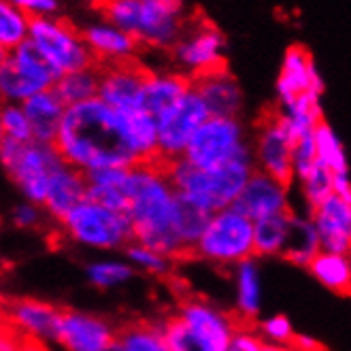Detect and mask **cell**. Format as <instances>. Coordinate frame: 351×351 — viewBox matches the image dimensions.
Here are the masks:
<instances>
[{
  "label": "cell",
  "mask_w": 351,
  "mask_h": 351,
  "mask_svg": "<svg viewBox=\"0 0 351 351\" xmlns=\"http://www.w3.org/2000/svg\"><path fill=\"white\" fill-rule=\"evenodd\" d=\"M149 71L138 66L136 62L100 66V90L98 98L119 113H136L143 109L145 100V84Z\"/></svg>",
  "instance_id": "ac0fdd59"
},
{
  "label": "cell",
  "mask_w": 351,
  "mask_h": 351,
  "mask_svg": "<svg viewBox=\"0 0 351 351\" xmlns=\"http://www.w3.org/2000/svg\"><path fill=\"white\" fill-rule=\"evenodd\" d=\"M232 287H234V300L232 311L241 324H256L262 313V271L258 258L247 260L232 271Z\"/></svg>",
  "instance_id": "603a6c76"
},
{
  "label": "cell",
  "mask_w": 351,
  "mask_h": 351,
  "mask_svg": "<svg viewBox=\"0 0 351 351\" xmlns=\"http://www.w3.org/2000/svg\"><path fill=\"white\" fill-rule=\"evenodd\" d=\"M60 234L77 247L100 254H123L134 243V230L128 213L111 209L92 198L79 202L58 223Z\"/></svg>",
  "instance_id": "8992f818"
},
{
  "label": "cell",
  "mask_w": 351,
  "mask_h": 351,
  "mask_svg": "<svg viewBox=\"0 0 351 351\" xmlns=\"http://www.w3.org/2000/svg\"><path fill=\"white\" fill-rule=\"evenodd\" d=\"M290 215H275L266 217L256 223V258H281L290 230Z\"/></svg>",
  "instance_id": "836d02e7"
},
{
  "label": "cell",
  "mask_w": 351,
  "mask_h": 351,
  "mask_svg": "<svg viewBox=\"0 0 351 351\" xmlns=\"http://www.w3.org/2000/svg\"><path fill=\"white\" fill-rule=\"evenodd\" d=\"M292 188L302 200L304 213H311L330 194H335V177L319 164V167L313 169L308 175L296 179Z\"/></svg>",
  "instance_id": "74e56055"
},
{
  "label": "cell",
  "mask_w": 351,
  "mask_h": 351,
  "mask_svg": "<svg viewBox=\"0 0 351 351\" xmlns=\"http://www.w3.org/2000/svg\"><path fill=\"white\" fill-rule=\"evenodd\" d=\"M7 56H9V51H7L3 45H0V64H3V62L7 60Z\"/></svg>",
  "instance_id": "f907efd6"
},
{
  "label": "cell",
  "mask_w": 351,
  "mask_h": 351,
  "mask_svg": "<svg viewBox=\"0 0 351 351\" xmlns=\"http://www.w3.org/2000/svg\"><path fill=\"white\" fill-rule=\"evenodd\" d=\"M81 34H84L86 45L90 47L98 66L132 62L136 51L141 49V45L130 34L109 24L107 19L105 22H96V24L86 26L81 30Z\"/></svg>",
  "instance_id": "44dd1931"
},
{
  "label": "cell",
  "mask_w": 351,
  "mask_h": 351,
  "mask_svg": "<svg viewBox=\"0 0 351 351\" xmlns=\"http://www.w3.org/2000/svg\"><path fill=\"white\" fill-rule=\"evenodd\" d=\"M109 24L130 34L141 47L173 49L185 24V5L145 3V0H102Z\"/></svg>",
  "instance_id": "5b68a950"
},
{
  "label": "cell",
  "mask_w": 351,
  "mask_h": 351,
  "mask_svg": "<svg viewBox=\"0 0 351 351\" xmlns=\"http://www.w3.org/2000/svg\"><path fill=\"white\" fill-rule=\"evenodd\" d=\"M0 119H3L5 138L17 143L32 141V128L22 105H5V102H0Z\"/></svg>",
  "instance_id": "ab89813d"
},
{
  "label": "cell",
  "mask_w": 351,
  "mask_h": 351,
  "mask_svg": "<svg viewBox=\"0 0 351 351\" xmlns=\"http://www.w3.org/2000/svg\"><path fill=\"white\" fill-rule=\"evenodd\" d=\"M38 92L43 90L19 71L7 56V60L0 64V102H5V105H24L28 98Z\"/></svg>",
  "instance_id": "d590c367"
},
{
  "label": "cell",
  "mask_w": 351,
  "mask_h": 351,
  "mask_svg": "<svg viewBox=\"0 0 351 351\" xmlns=\"http://www.w3.org/2000/svg\"><path fill=\"white\" fill-rule=\"evenodd\" d=\"M9 221L17 230H30L32 232V230H38L45 221H51V219L40 204H34L30 200H22L11 209Z\"/></svg>",
  "instance_id": "60d3db41"
},
{
  "label": "cell",
  "mask_w": 351,
  "mask_h": 351,
  "mask_svg": "<svg viewBox=\"0 0 351 351\" xmlns=\"http://www.w3.org/2000/svg\"><path fill=\"white\" fill-rule=\"evenodd\" d=\"M123 256H126V260L132 264L136 273L154 277V279H171L179 266L177 260L141 243H130L126 247V252H123Z\"/></svg>",
  "instance_id": "e575fe53"
},
{
  "label": "cell",
  "mask_w": 351,
  "mask_h": 351,
  "mask_svg": "<svg viewBox=\"0 0 351 351\" xmlns=\"http://www.w3.org/2000/svg\"><path fill=\"white\" fill-rule=\"evenodd\" d=\"M9 60L26 77H30L40 90H51L56 86V81L60 79V73L49 64L47 58L40 53L30 40H26V43H22L19 47L11 49Z\"/></svg>",
  "instance_id": "d6a6232c"
},
{
  "label": "cell",
  "mask_w": 351,
  "mask_h": 351,
  "mask_svg": "<svg viewBox=\"0 0 351 351\" xmlns=\"http://www.w3.org/2000/svg\"><path fill=\"white\" fill-rule=\"evenodd\" d=\"M211 117H241L243 90L228 66L206 73L192 81Z\"/></svg>",
  "instance_id": "ffe728a7"
},
{
  "label": "cell",
  "mask_w": 351,
  "mask_h": 351,
  "mask_svg": "<svg viewBox=\"0 0 351 351\" xmlns=\"http://www.w3.org/2000/svg\"><path fill=\"white\" fill-rule=\"evenodd\" d=\"M164 167L177 194L206 215L234 206L247 181L256 173L254 160H239L219 169H198L181 158Z\"/></svg>",
  "instance_id": "277c9868"
},
{
  "label": "cell",
  "mask_w": 351,
  "mask_h": 351,
  "mask_svg": "<svg viewBox=\"0 0 351 351\" xmlns=\"http://www.w3.org/2000/svg\"><path fill=\"white\" fill-rule=\"evenodd\" d=\"M308 215L317 228L322 250L351 256V177L335 181V194Z\"/></svg>",
  "instance_id": "e0dca14e"
},
{
  "label": "cell",
  "mask_w": 351,
  "mask_h": 351,
  "mask_svg": "<svg viewBox=\"0 0 351 351\" xmlns=\"http://www.w3.org/2000/svg\"><path fill=\"white\" fill-rule=\"evenodd\" d=\"M226 47H228L226 36L215 24H211L209 19H194L185 24V30L171 49V56L177 71L194 81L206 73L228 66Z\"/></svg>",
  "instance_id": "8fae6325"
},
{
  "label": "cell",
  "mask_w": 351,
  "mask_h": 351,
  "mask_svg": "<svg viewBox=\"0 0 351 351\" xmlns=\"http://www.w3.org/2000/svg\"><path fill=\"white\" fill-rule=\"evenodd\" d=\"M62 308L64 306L40 298H13L0 302V317L28 343H43L53 347Z\"/></svg>",
  "instance_id": "2e32d148"
},
{
  "label": "cell",
  "mask_w": 351,
  "mask_h": 351,
  "mask_svg": "<svg viewBox=\"0 0 351 351\" xmlns=\"http://www.w3.org/2000/svg\"><path fill=\"white\" fill-rule=\"evenodd\" d=\"M28 40L47 58V62L60 73V77L96 64L90 47L84 40V34L75 30L66 19L60 17L32 19Z\"/></svg>",
  "instance_id": "30bf717a"
},
{
  "label": "cell",
  "mask_w": 351,
  "mask_h": 351,
  "mask_svg": "<svg viewBox=\"0 0 351 351\" xmlns=\"http://www.w3.org/2000/svg\"><path fill=\"white\" fill-rule=\"evenodd\" d=\"M266 351H296L292 345H266Z\"/></svg>",
  "instance_id": "c3c4849f"
},
{
  "label": "cell",
  "mask_w": 351,
  "mask_h": 351,
  "mask_svg": "<svg viewBox=\"0 0 351 351\" xmlns=\"http://www.w3.org/2000/svg\"><path fill=\"white\" fill-rule=\"evenodd\" d=\"M132 169H102L86 175L88 198L126 213L132 192Z\"/></svg>",
  "instance_id": "484cf974"
},
{
  "label": "cell",
  "mask_w": 351,
  "mask_h": 351,
  "mask_svg": "<svg viewBox=\"0 0 351 351\" xmlns=\"http://www.w3.org/2000/svg\"><path fill=\"white\" fill-rule=\"evenodd\" d=\"M190 90H192V79L179 71H149L143 109L154 119H158L169 109H173Z\"/></svg>",
  "instance_id": "cb8c5ba5"
},
{
  "label": "cell",
  "mask_w": 351,
  "mask_h": 351,
  "mask_svg": "<svg viewBox=\"0 0 351 351\" xmlns=\"http://www.w3.org/2000/svg\"><path fill=\"white\" fill-rule=\"evenodd\" d=\"M28 341L19 337L15 330L0 317V351H26Z\"/></svg>",
  "instance_id": "f6af8a7d"
},
{
  "label": "cell",
  "mask_w": 351,
  "mask_h": 351,
  "mask_svg": "<svg viewBox=\"0 0 351 351\" xmlns=\"http://www.w3.org/2000/svg\"><path fill=\"white\" fill-rule=\"evenodd\" d=\"M134 275L136 271L123 254L121 256L107 254L102 258L90 260L86 264L88 283L100 292H109V290H117V287L128 285L134 279Z\"/></svg>",
  "instance_id": "f1b7e54d"
},
{
  "label": "cell",
  "mask_w": 351,
  "mask_h": 351,
  "mask_svg": "<svg viewBox=\"0 0 351 351\" xmlns=\"http://www.w3.org/2000/svg\"><path fill=\"white\" fill-rule=\"evenodd\" d=\"M306 271L328 292L351 296V256L322 250L306 266Z\"/></svg>",
  "instance_id": "83f0119b"
},
{
  "label": "cell",
  "mask_w": 351,
  "mask_h": 351,
  "mask_svg": "<svg viewBox=\"0 0 351 351\" xmlns=\"http://www.w3.org/2000/svg\"><path fill=\"white\" fill-rule=\"evenodd\" d=\"M256 223L237 206L211 213L196 239L190 260L215 268H228L256 258Z\"/></svg>",
  "instance_id": "52a82bcc"
},
{
  "label": "cell",
  "mask_w": 351,
  "mask_h": 351,
  "mask_svg": "<svg viewBox=\"0 0 351 351\" xmlns=\"http://www.w3.org/2000/svg\"><path fill=\"white\" fill-rule=\"evenodd\" d=\"M319 252H322V243L311 215L304 211L298 213L294 209L290 215V230H287V241L281 258L294 266L306 268Z\"/></svg>",
  "instance_id": "4316f807"
},
{
  "label": "cell",
  "mask_w": 351,
  "mask_h": 351,
  "mask_svg": "<svg viewBox=\"0 0 351 351\" xmlns=\"http://www.w3.org/2000/svg\"><path fill=\"white\" fill-rule=\"evenodd\" d=\"M53 145L69 167L84 175L143 164L132 136L130 115L111 109L100 98L66 107Z\"/></svg>",
  "instance_id": "7a4b0ae2"
},
{
  "label": "cell",
  "mask_w": 351,
  "mask_h": 351,
  "mask_svg": "<svg viewBox=\"0 0 351 351\" xmlns=\"http://www.w3.org/2000/svg\"><path fill=\"white\" fill-rule=\"evenodd\" d=\"M256 328L266 345H292L298 335L290 317L283 313H275V315L258 319Z\"/></svg>",
  "instance_id": "f35d334b"
},
{
  "label": "cell",
  "mask_w": 351,
  "mask_h": 351,
  "mask_svg": "<svg viewBox=\"0 0 351 351\" xmlns=\"http://www.w3.org/2000/svg\"><path fill=\"white\" fill-rule=\"evenodd\" d=\"M294 188L271 175L256 171L243 188L237 209L245 213L252 221H260L275 215H287L294 211Z\"/></svg>",
  "instance_id": "d6986e66"
},
{
  "label": "cell",
  "mask_w": 351,
  "mask_h": 351,
  "mask_svg": "<svg viewBox=\"0 0 351 351\" xmlns=\"http://www.w3.org/2000/svg\"><path fill=\"white\" fill-rule=\"evenodd\" d=\"M26 351H53L51 345H43V343H28Z\"/></svg>",
  "instance_id": "7dc6e473"
},
{
  "label": "cell",
  "mask_w": 351,
  "mask_h": 351,
  "mask_svg": "<svg viewBox=\"0 0 351 351\" xmlns=\"http://www.w3.org/2000/svg\"><path fill=\"white\" fill-rule=\"evenodd\" d=\"M119 335V326L84 308H62L58 337L53 347L60 351H111Z\"/></svg>",
  "instance_id": "9a60e30c"
},
{
  "label": "cell",
  "mask_w": 351,
  "mask_h": 351,
  "mask_svg": "<svg viewBox=\"0 0 351 351\" xmlns=\"http://www.w3.org/2000/svg\"><path fill=\"white\" fill-rule=\"evenodd\" d=\"M317 167H319V160H317L315 138H313V134H306V136L298 138L294 145V181L308 175Z\"/></svg>",
  "instance_id": "b9f144b4"
},
{
  "label": "cell",
  "mask_w": 351,
  "mask_h": 351,
  "mask_svg": "<svg viewBox=\"0 0 351 351\" xmlns=\"http://www.w3.org/2000/svg\"><path fill=\"white\" fill-rule=\"evenodd\" d=\"M315 138V147H317V160L322 167L332 173L335 181L339 179H349V158H347V149L345 143L341 141V136L335 132V128L324 119L319 126L313 132Z\"/></svg>",
  "instance_id": "1f68e13d"
},
{
  "label": "cell",
  "mask_w": 351,
  "mask_h": 351,
  "mask_svg": "<svg viewBox=\"0 0 351 351\" xmlns=\"http://www.w3.org/2000/svg\"><path fill=\"white\" fill-rule=\"evenodd\" d=\"M211 117L209 109L204 107L200 94L192 90L185 94L173 109L160 115L158 121V162L171 164L181 160L190 141L198 132L202 123Z\"/></svg>",
  "instance_id": "4fadbf2b"
},
{
  "label": "cell",
  "mask_w": 351,
  "mask_h": 351,
  "mask_svg": "<svg viewBox=\"0 0 351 351\" xmlns=\"http://www.w3.org/2000/svg\"><path fill=\"white\" fill-rule=\"evenodd\" d=\"M62 164L64 160L56 145L49 143H17L9 138L0 143V167L5 169L24 200L34 204H45L49 181Z\"/></svg>",
  "instance_id": "ba28073f"
},
{
  "label": "cell",
  "mask_w": 351,
  "mask_h": 351,
  "mask_svg": "<svg viewBox=\"0 0 351 351\" xmlns=\"http://www.w3.org/2000/svg\"><path fill=\"white\" fill-rule=\"evenodd\" d=\"M183 160L198 169H219L239 160H254L252 136L241 117H209L190 141Z\"/></svg>",
  "instance_id": "9c48e42d"
},
{
  "label": "cell",
  "mask_w": 351,
  "mask_h": 351,
  "mask_svg": "<svg viewBox=\"0 0 351 351\" xmlns=\"http://www.w3.org/2000/svg\"><path fill=\"white\" fill-rule=\"evenodd\" d=\"M32 19L17 9L13 0H0V45L7 51L26 43L30 36Z\"/></svg>",
  "instance_id": "8d00e7d4"
},
{
  "label": "cell",
  "mask_w": 351,
  "mask_h": 351,
  "mask_svg": "<svg viewBox=\"0 0 351 351\" xmlns=\"http://www.w3.org/2000/svg\"><path fill=\"white\" fill-rule=\"evenodd\" d=\"M169 351H223L241 322L232 308L204 296H183L160 317Z\"/></svg>",
  "instance_id": "3957f363"
},
{
  "label": "cell",
  "mask_w": 351,
  "mask_h": 351,
  "mask_svg": "<svg viewBox=\"0 0 351 351\" xmlns=\"http://www.w3.org/2000/svg\"><path fill=\"white\" fill-rule=\"evenodd\" d=\"M113 349L115 351H169L167 341H164L160 317L136 319L119 326V335Z\"/></svg>",
  "instance_id": "f546056e"
},
{
  "label": "cell",
  "mask_w": 351,
  "mask_h": 351,
  "mask_svg": "<svg viewBox=\"0 0 351 351\" xmlns=\"http://www.w3.org/2000/svg\"><path fill=\"white\" fill-rule=\"evenodd\" d=\"M86 198H88V177L64 162L49 181L43 209L47 211L49 219L58 226Z\"/></svg>",
  "instance_id": "7402d4cb"
},
{
  "label": "cell",
  "mask_w": 351,
  "mask_h": 351,
  "mask_svg": "<svg viewBox=\"0 0 351 351\" xmlns=\"http://www.w3.org/2000/svg\"><path fill=\"white\" fill-rule=\"evenodd\" d=\"M294 145L296 138L290 134L277 109L264 113L252 136V156L256 171L271 175L283 183H294Z\"/></svg>",
  "instance_id": "7c38bea8"
},
{
  "label": "cell",
  "mask_w": 351,
  "mask_h": 351,
  "mask_svg": "<svg viewBox=\"0 0 351 351\" xmlns=\"http://www.w3.org/2000/svg\"><path fill=\"white\" fill-rule=\"evenodd\" d=\"M98 90H100L98 64L62 75L53 86V92L60 96V100L64 102L66 107H75V105H81V102L98 98Z\"/></svg>",
  "instance_id": "4dcf8cb0"
},
{
  "label": "cell",
  "mask_w": 351,
  "mask_h": 351,
  "mask_svg": "<svg viewBox=\"0 0 351 351\" xmlns=\"http://www.w3.org/2000/svg\"><path fill=\"white\" fill-rule=\"evenodd\" d=\"M111 351H115V349H111Z\"/></svg>",
  "instance_id": "f5cc1de1"
},
{
  "label": "cell",
  "mask_w": 351,
  "mask_h": 351,
  "mask_svg": "<svg viewBox=\"0 0 351 351\" xmlns=\"http://www.w3.org/2000/svg\"><path fill=\"white\" fill-rule=\"evenodd\" d=\"M145 3H171V5H185V0H145Z\"/></svg>",
  "instance_id": "681fc988"
},
{
  "label": "cell",
  "mask_w": 351,
  "mask_h": 351,
  "mask_svg": "<svg viewBox=\"0 0 351 351\" xmlns=\"http://www.w3.org/2000/svg\"><path fill=\"white\" fill-rule=\"evenodd\" d=\"M134 243L177 260H190L192 247L209 215L185 202L162 162H145L132 169V192L126 209Z\"/></svg>",
  "instance_id": "6da1fadb"
},
{
  "label": "cell",
  "mask_w": 351,
  "mask_h": 351,
  "mask_svg": "<svg viewBox=\"0 0 351 351\" xmlns=\"http://www.w3.org/2000/svg\"><path fill=\"white\" fill-rule=\"evenodd\" d=\"M5 141V130H3V119H0V143Z\"/></svg>",
  "instance_id": "816d5d0a"
},
{
  "label": "cell",
  "mask_w": 351,
  "mask_h": 351,
  "mask_svg": "<svg viewBox=\"0 0 351 351\" xmlns=\"http://www.w3.org/2000/svg\"><path fill=\"white\" fill-rule=\"evenodd\" d=\"M17 9H22L30 19L36 17H53L60 3L58 0H13Z\"/></svg>",
  "instance_id": "ee69618b"
},
{
  "label": "cell",
  "mask_w": 351,
  "mask_h": 351,
  "mask_svg": "<svg viewBox=\"0 0 351 351\" xmlns=\"http://www.w3.org/2000/svg\"><path fill=\"white\" fill-rule=\"evenodd\" d=\"M324 90V77L311 51L300 43L287 47L275 84L277 107H287L300 100H322Z\"/></svg>",
  "instance_id": "5bb4252c"
},
{
  "label": "cell",
  "mask_w": 351,
  "mask_h": 351,
  "mask_svg": "<svg viewBox=\"0 0 351 351\" xmlns=\"http://www.w3.org/2000/svg\"><path fill=\"white\" fill-rule=\"evenodd\" d=\"M292 347H294L296 351H328L317 339L308 337V335H296Z\"/></svg>",
  "instance_id": "bcb514c9"
},
{
  "label": "cell",
  "mask_w": 351,
  "mask_h": 351,
  "mask_svg": "<svg viewBox=\"0 0 351 351\" xmlns=\"http://www.w3.org/2000/svg\"><path fill=\"white\" fill-rule=\"evenodd\" d=\"M223 351H266V343L260 337L256 324H241Z\"/></svg>",
  "instance_id": "7bdbcfd3"
},
{
  "label": "cell",
  "mask_w": 351,
  "mask_h": 351,
  "mask_svg": "<svg viewBox=\"0 0 351 351\" xmlns=\"http://www.w3.org/2000/svg\"><path fill=\"white\" fill-rule=\"evenodd\" d=\"M22 107L30 121L32 141L53 145L58 138V132H60V126H62V119L66 115V105L60 100V96L53 92V88L34 94L32 98H28L24 102Z\"/></svg>",
  "instance_id": "d4e9b609"
}]
</instances>
